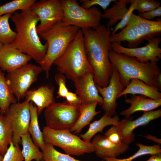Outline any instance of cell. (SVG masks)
<instances>
[{
  "mask_svg": "<svg viewBox=\"0 0 161 161\" xmlns=\"http://www.w3.org/2000/svg\"><path fill=\"white\" fill-rule=\"evenodd\" d=\"M82 30L85 52L93 71L95 83L100 87H105L113 73V66L109 57V52L112 50L110 40L111 29L100 24L95 29Z\"/></svg>",
  "mask_w": 161,
  "mask_h": 161,
  "instance_id": "6da1fadb",
  "label": "cell"
},
{
  "mask_svg": "<svg viewBox=\"0 0 161 161\" xmlns=\"http://www.w3.org/2000/svg\"><path fill=\"white\" fill-rule=\"evenodd\" d=\"M10 18L17 32L11 44L39 64L46 54L47 44L42 43L37 31L38 17L29 9L15 12Z\"/></svg>",
  "mask_w": 161,
  "mask_h": 161,
  "instance_id": "7a4b0ae2",
  "label": "cell"
},
{
  "mask_svg": "<svg viewBox=\"0 0 161 161\" xmlns=\"http://www.w3.org/2000/svg\"><path fill=\"white\" fill-rule=\"evenodd\" d=\"M109 57L111 63L117 71L120 83L125 88L131 79L135 78L159 90L156 80L161 72L157 62L141 63L135 57L118 54L113 50L109 52Z\"/></svg>",
  "mask_w": 161,
  "mask_h": 161,
  "instance_id": "3957f363",
  "label": "cell"
},
{
  "mask_svg": "<svg viewBox=\"0 0 161 161\" xmlns=\"http://www.w3.org/2000/svg\"><path fill=\"white\" fill-rule=\"evenodd\" d=\"M80 29L75 26L65 25L62 21L39 35L47 44L46 54L39 63L47 78L54 61L64 53Z\"/></svg>",
  "mask_w": 161,
  "mask_h": 161,
  "instance_id": "277c9868",
  "label": "cell"
},
{
  "mask_svg": "<svg viewBox=\"0 0 161 161\" xmlns=\"http://www.w3.org/2000/svg\"><path fill=\"white\" fill-rule=\"evenodd\" d=\"M53 64L59 73L73 81L87 73L93 74L86 55L82 30H79L64 53Z\"/></svg>",
  "mask_w": 161,
  "mask_h": 161,
  "instance_id": "5b68a950",
  "label": "cell"
},
{
  "mask_svg": "<svg viewBox=\"0 0 161 161\" xmlns=\"http://www.w3.org/2000/svg\"><path fill=\"white\" fill-rule=\"evenodd\" d=\"M42 132L45 143L60 148L69 155L79 156L94 152L91 141H84L69 131L55 129L45 126Z\"/></svg>",
  "mask_w": 161,
  "mask_h": 161,
  "instance_id": "8992f818",
  "label": "cell"
},
{
  "mask_svg": "<svg viewBox=\"0 0 161 161\" xmlns=\"http://www.w3.org/2000/svg\"><path fill=\"white\" fill-rule=\"evenodd\" d=\"M64 12L62 21L66 26H73L82 30L95 29L100 24L102 13L94 6L86 9L76 0H61Z\"/></svg>",
  "mask_w": 161,
  "mask_h": 161,
  "instance_id": "52a82bcc",
  "label": "cell"
},
{
  "mask_svg": "<svg viewBox=\"0 0 161 161\" xmlns=\"http://www.w3.org/2000/svg\"><path fill=\"white\" fill-rule=\"evenodd\" d=\"M81 107L82 105L71 104L66 100L55 103L44 110L46 126L53 129L70 131L80 115Z\"/></svg>",
  "mask_w": 161,
  "mask_h": 161,
  "instance_id": "ba28073f",
  "label": "cell"
},
{
  "mask_svg": "<svg viewBox=\"0 0 161 161\" xmlns=\"http://www.w3.org/2000/svg\"><path fill=\"white\" fill-rule=\"evenodd\" d=\"M43 71L40 66L28 63L7 72L6 79L18 102L25 97L30 87Z\"/></svg>",
  "mask_w": 161,
  "mask_h": 161,
  "instance_id": "9c48e42d",
  "label": "cell"
},
{
  "mask_svg": "<svg viewBox=\"0 0 161 161\" xmlns=\"http://www.w3.org/2000/svg\"><path fill=\"white\" fill-rule=\"evenodd\" d=\"M30 9L38 17L40 23L36 29L39 35L62 21L64 15L61 0H41Z\"/></svg>",
  "mask_w": 161,
  "mask_h": 161,
  "instance_id": "30bf717a",
  "label": "cell"
},
{
  "mask_svg": "<svg viewBox=\"0 0 161 161\" xmlns=\"http://www.w3.org/2000/svg\"><path fill=\"white\" fill-rule=\"evenodd\" d=\"M29 102L12 104L4 114L9 121L13 131L12 142L14 145L21 143V136L28 132L30 120Z\"/></svg>",
  "mask_w": 161,
  "mask_h": 161,
  "instance_id": "8fae6325",
  "label": "cell"
},
{
  "mask_svg": "<svg viewBox=\"0 0 161 161\" xmlns=\"http://www.w3.org/2000/svg\"><path fill=\"white\" fill-rule=\"evenodd\" d=\"M147 41L148 43L146 46L133 48L125 47L121 45V43H112V50L118 54L135 57L141 63H157L161 58V49L159 46L161 38L158 36Z\"/></svg>",
  "mask_w": 161,
  "mask_h": 161,
  "instance_id": "7c38bea8",
  "label": "cell"
},
{
  "mask_svg": "<svg viewBox=\"0 0 161 161\" xmlns=\"http://www.w3.org/2000/svg\"><path fill=\"white\" fill-rule=\"evenodd\" d=\"M161 117V109L144 112L140 117L133 120V116L125 117L115 126L119 132L123 143L129 145L134 140V129L148 124L150 121Z\"/></svg>",
  "mask_w": 161,
  "mask_h": 161,
  "instance_id": "4fadbf2b",
  "label": "cell"
},
{
  "mask_svg": "<svg viewBox=\"0 0 161 161\" xmlns=\"http://www.w3.org/2000/svg\"><path fill=\"white\" fill-rule=\"evenodd\" d=\"M95 85L103 99V103L101 106L105 113L111 117L116 115L117 114L116 110L117 106L116 100L118 95L125 89L120 83L117 71L113 66L112 74L107 86L101 87L96 84Z\"/></svg>",
  "mask_w": 161,
  "mask_h": 161,
  "instance_id": "5bb4252c",
  "label": "cell"
},
{
  "mask_svg": "<svg viewBox=\"0 0 161 161\" xmlns=\"http://www.w3.org/2000/svg\"><path fill=\"white\" fill-rule=\"evenodd\" d=\"M76 94L80 99L81 105H86L97 102L102 106L103 99L98 94L94 80L93 73H87L74 81Z\"/></svg>",
  "mask_w": 161,
  "mask_h": 161,
  "instance_id": "9a60e30c",
  "label": "cell"
},
{
  "mask_svg": "<svg viewBox=\"0 0 161 161\" xmlns=\"http://www.w3.org/2000/svg\"><path fill=\"white\" fill-rule=\"evenodd\" d=\"M31 59L11 44H4L0 51V68L11 72L28 64Z\"/></svg>",
  "mask_w": 161,
  "mask_h": 161,
  "instance_id": "2e32d148",
  "label": "cell"
},
{
  "mask_svg": "<svg viewBox=\"0 0 161 161\" xmlns=\"http://www.w3.org/2000/svg\"><path fill=\"white\" fill-rule=\"evenodd\" d=\"M91 141L97 156L102 159L116 158L129 149V145L122 143L117 145L109 140L104 136L96 134Z\"/></svg>",
  "mask_w": 161,
  "mask_h": 161,
  "instance_id": "e0dca14e",
  "label": "cell"
},
{
  "mask_svg": "<svg viewBox=\"0 0 161 161\" xmlns=\"http://www.w3.org/2000/svg\"><path fill=\"white\" fill-rule=\"evenodd\" d=\"M54 91V87L50 85H43L37 89L28 90L25 100L35 105L39 116L44 109L55 102Z\"/></svg>",
  "mask_w": 161,
  "mask_h": 161,
  "instance_id": "ac0fdd59",
  "label": "cell"
},
{
  "mask_svg": "<svg viewBox=\"0 0 161 161\" xmlns=\"http://www.w3.org/2000/svg\"><path fill=\"white\" fill-rule=\"evenodd\" d=\"M125 102L131 105L129 108L121 111L120 113V115L125 117L130 116L138 111H152L161 105V99L154 100L147 98L146 97L142 95H131L130 98L126 99Z\"/></svg>",
  "mask_w": 161,
  "mask_h": 161,
  "instance_id": "d6986e66",
  "label": "cell"
},
{
  "mask_svg": "<svg viewBox=\"0 0 161 161\" xmlns=\"http://www.w3.org/2000/svg\"><path fill=\"white\" fill-rule=\"evenodd\" d=\"M131 15L127 25L120 32L113 35H111L110 40L112 43H121L126 41L128 42L127 46L129 48L138 47L141 43L135 20Z\"/></svg>",
  "mask_w": 161,
  "mask_h": 161,
  "instance_id": "ffe728a7",
  "label": "cell"
},
{
  "mask_svg": "<svg viewBox=\"0 0 161 161\" xmlns=\"http://www.w3.org/2000/svg\"><path fill=\"white\" fill-rule=\"evenodd\" d=\"M128 94H139L154 100L161 99V93L157 89L135 78L131 79L129 83L118 95L117 98L123 95L126 97Z\"/></svg>",
  "mask_w": 161,
  "mask_h": 161,
  "instance_id": "44dd1931",
  "label": "cell"
},
{
  "mask_svg": "<svg viewBox=\"0 0 161 161\" xmlns=\"http://www.w3.org/2000/svg\"><path fill=\"white\" fill-rule=\"evenodd\" d=\"M132 16L136 24L137 33L141 43L147 40L161 34V20L154 21L147 20L133 13Z\"/></svg>",
  "mask_w": 161,
  "mask_h": 161,
  "instance_id": "7402d4cb",
  "label": "cell"
},
{
  "mask_svg": "<svg viewBox=\"0 0 161 161\" xmlns=\"http://www.w3.org/2000/svg\"><path fill=\"white\" fill-rule=\"evenodd\" d=\"M120 121L117 115L111 117L105 114L98 120H96L90 124L88 130L80 135V137L86 142L91 141L92 137L97 133H102L104 129L109 125H117Z\"/></svg>",
  "mask_w": 161,
  "mask_h": 161,
  "instance_id": "603a6c76",
  "label": "cell"
},
{
  "mask_svg": "<svg viewBox=\"0 0 161 161\" xmlns=\"http://www.w3.org/2000/svg\"><path fill=\"white\" fill-rule=\"evenodd\" d=\"M112 7L104 10L102 18L109 20L106 26L110 27L121 21L129 10L127 4L130 3L131 0H116Z\"/></svg>",
  "mask_w": 161,
  "mask_h": 161,
  "instance_id": "cb8c5ba5",
  "label": "cell"
},
{
  "mask_svg": "<svg viewBox=\"0 0 161 161\" xmlns=\"http://www.w3.org/2000/svg\"><path fill=\"white\" fill-rule=\"evenodd\" d=\"M29 109L30 115V121L28 132L32 137L34 143L42 150L44 148L45 143L43 133L40 128L38 124L37 108L33 103L30 102Z\"/></svg>",
  "mask_w": 161,
  "mask_h": 161,
  "instance_id": "d4e9b609",
  "label": "cell"
},
{
  "mask_svg": "<svg viewBox=\"0 0 161 161\" xmlns=\"http://www.w3.org/2000/svg\"><path fill=\"white\" fill-rule=\"evenodd\" d=\"M18 102L0 69V114H5L13 103Z\"/></svg>",
  "mask_w": 161,
  "mask_h": 161,
  "instance_id": "484cf974",
  "label": "cell"
},
{
  "mask_svg": "<svg viewBox=\"0 0 161 161\" xmlns=\"http://www.w3.org/2000/svg\"><path fill=\"white\" fill-rule=\"evenodd\" d=\"M98 104L97 102H95L89 105H82L80 115L76 123L70 130L71 133H80L85 127L89 124L96 115L101 112L100 111H96Z\"/></svg>",
  "mask_w": 161,
  "mask_h": 161,
  "instance_id": "4316f807",
  "label": "cell"
},
{
  "mask_svg": "<svg viewBox=\"0 0 161 161\" xmlns=\"http://www.w3.org/2000/svg\"><path fill=\"white\" fill-rule=\"evenodd\" d=\"M22 148L21 152L24 161H41L43 160V154L39 148L34 143L28 132L21 136Z\"/></svg>",
  "mask_w": 161,
  "mask_h": 161,
  "instance_id": "83f0119b",
  "label": "cell"
},
{
  "mask_svg": "<svg viewBox=\"0 0 161 161\" xmlns=\"http://www.w3.org/2000/svg\"><path fill=\"white\" fill-rule=\"evenodd\" d=\"M13 131L4 114H0V156H3L12 141Z\"/></svg>",
  "mask_w": 161,
  "mask_h": 161,
  "instance_id": "f1b7e54d",
  "label": "cell"
},
{
  "mask_svg": "<svg viewBox=\"0 0 161 161\" xmlns=\"http://www.w3.org/2000/svg\"><path fill=\"white\" fill-rule=\"evenodd\" d=\"M136 145L139 149L131 156L126 158L120 159L117 158H108L103 160L102 161H132L142 156L154 154L161 153V147L160 144L153 145H147L140 143H137Z\"/></svg>",
  "mask_w": 161,
  "mask_h": 161,
  "instance_id": "f546056e",
  "label": "cell"
},
{
  "mask_svg": "<svg viewBox=\"0 0 161 161\" xmlns=\"http://www.w3.org/2000/svg\"><path fill=\"white\" fill-rule=\"evenodd\" d=\"M12 14L0 16V42L3 44H11L15 39L17 32L10 28L9 20Z\"/></svg>",
  "mask_w": 161,
  "mask_h": 161,
  "instance_id": "4dcf8cb0",
  "label": "cell"
},
{
  "mask_svg": "<svg viewBox=\"0 0 161 161\" xmlns=\"http://www.w3.org/2000/svg\"><path fill=\"white\" fill-rule=\"evenodd\" d=\"M35 0H14L0 6V16L13 14L16 11L30 9L36 2Z\"/></svg>",
  "mask_w": 161,
  "mask_h": 161,
  "instance_id": "1f68e13d",
  "label": "cell"
},
{
  "mask_svg": "<svg viewBox=\"0 0 161 161\" xmlns=\"http://www.w3.org/2000/svg\"><path fill=\"white\" fill-rule=\"evenodd\" d=\"M44 161H84L75 159L67 154L57 151L52 145L45 143L42 150Z\"/></svg>",
  "mask_w": 161,
  "mask_h": 161,
  "instance_id": "d6a6232c",
  "label": "cell"
},
{
  "mask_svg": "<svg viewBox=\"0 0 161 161\" xmlns=\"http://www.w3.org/2000/svg\"><path fill=\"white\" fill-rule=\"evenodd\" d=\"M24 160L19 145H14L12 142L3 157L2 161H23Z\"/></svg>",
  "mask_w": 161,
  "mask_h": 161,
  "instance_id": "836d02e7",
  "label": "cell"
},
{
  "mask_svg": "<svg viewBox=\"0 0 161 161\" xmlns=\"http://www.w3.org/2000/svg\"><path fill=\"white\" fill-rule=\"evenodd\" d=\"M135 9L139 13L151 11L160 7V3L154 0H134Z\"/></svg>",
  "mask_w": 161,
  "mask_h": 161,
  "instance_id": "e575fe53",
  "label": "cell"
},
{
  "mask_svg": "<svg viewBox=\"0 0 161 161\" xmlns=\"http://www.w3.org/2000/svg\"><path fill=\"white\" fill-rule=\"evenodd\" d=\"M66 79L64 75L60 73H57L55 75V81L59 86L57 97L58 98H65L69 92L66 86Z\"/></svg>",
  "mask_w": 161,
  "mask_h": 161,
  "instance_id": "d590c367",
  "label": "cell"
},
{
  "mask_svg": "<svg viewBox=\"0 0 161 161\" xmlns=\"http://www.w3.org/2000/svg\"><path fill=\"white\" fill-rule=\"evenodd\" d=\"M131 5L127 13L123 18L115 26L113 30L112 31V34L113 35L119 30L124 28L127 24L133 12L135 10V4L134 0H131Z\"/></svg>",
  "mask_w": 161,
  "mask_h": 161,
  "instance_id": "8d00e7d4",
  "label": "cell"
},
{
  "mask_svg": "<svg viewBox=\"0 0 161 161\" xmlns=\"http://www.w3.org/2000/svg\"><path fill=\"white\" fill-rule=\"evenodd\" d=\"M115 0H80L81 6L86 9H89L95 5L100 6L104 10L113 1Z\"/></svg>",
  "mask_w": 161,
  "mask_h": 161,
  "instance_id": "74e56055",
  "label": "cell"
},
{
  "mask_svg": "<svg viewBox=\"0 0 161 161\" xmlns=\"http://www.w3.org/2000/svg\"><path fill=\"white\" fill-rule=\"evenodd\" d=\"M104 135L114 144L119 145L123 143L121 136L115 126L112 125L106 131Z\"/></svg>",
  "mask_w": 161,
  "mask_h": 161,
  "instance_id": "f35d334b",
  "label": "cell"
},
{
  "mask_svg": "<svg viewBox=\"0 0 161 161\" xmlns=\"http://www.w3.org/2000/svg\"><path fill=\"white\" fill-rule=\"evenodd\" d=\"M138 16L141 18L147 20H150L156 17L161 16V7L149 11L139 13Z\"/></svg>",
  "mask_w": 161,
  "mask_h": 161,
  "instance_id": "ab89813d",
  "label": "cell"
},
{
  "mask_svg": "<svg viewBox=\"0 0 161 161\" xmlns=\"http://www.w3.org/2000/svg\"><path fill=\"white\" fill-rule=\"evenodd\" d=\"M65 98L66 101L70 104L81 105V100L76 93L69 92Z\"/></svg>",
  "mask_w": 161,
  "mask_h": 161,
  "instance_id": "60d3db41",
  "label": "cell"
},
{
  "mask_svg": "<svg viewBox=\"0 0 161 161\" xmlns=\"http://www.w3.org/2000/svg\"><path fill=\"white\" fill-rule=\"evenodd\" d=\"M146 138L152 140V141L159 143L161 144V140L158 138L156 136H154L150 134H148L146 136H144Z\"/></svg>",
  "mask_w": 161,
  "mask_h": 161,
  "instance_id": "b9f144b4",
  "label": "cell"
},
{
  "mask_svg": "<svg viewBox=\"0 0 161 161\" xmlns=\"http://www.w3.org/2000/svg\"><path fill=\"white\" fill-rule=\"evenodd\" d=\"M146 161H161V153L153 155Z\"/></svg>",
  "mask_w": 161,
  "mask_h": 161,
  "instance_id": "7bdbcfd3",
  "label": "cell"
},
{
  "mask_svg": "<svg viewBox=\"0 0 161 161\" xmlns=\"http://www.w3.org/2000/svg\"><path fill=\"white\" fill-rule=\"evenodd\" d=\"M3 45L4 44H2V43L0 42V51L1 49L2 48V47L3 46Z\"/></svg>",
  "mask_w": 161,
  "mask_h": 161,
  "instance_id": "ee69618b",
  "label": "cell"
},
{
  "mask_svg": "<svg viewBox=\"0 0 161 161\" xmlns=\"http://www.w3.org/2000/svg\"><path fill=\"white\" fill-rule=\"evenodd\" d=\"M3 157L1 156H0V161H2L3 158Z\"/></svg>",
  "mask_w": 161,
  "mask_h": 161,
  "instance_id": "f6af8a7d",
  "label": "cell"
},
{
  "mask_svg": "<svg viewBox=\"0 0 161 161\" xmlns=\"http://www.w3.org/2000/svg\"><path fill=\"white\" fill-rule=\"evenodd\" d=\"M41 161H44L43 160H41Z\"/></svg>",
  "mask_w": 161,
  "mask_h": 161,
  "instance_id": "bcb514c9",
  "label": "cell"
}]
</instances>
